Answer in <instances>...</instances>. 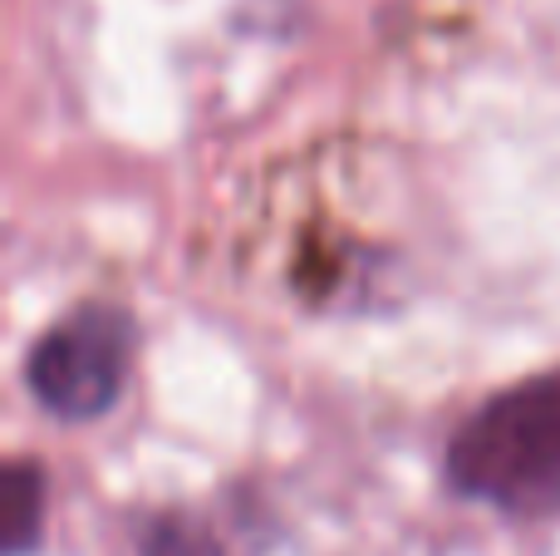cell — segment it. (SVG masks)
Wrapping results in <instances>:
<instances>
[{
	"label": "cell",
	"instance_id": "obj_3",
	"mask_svg": "<svg viewBox=\"0 0 560 556\" xmlns=\"http://www.w3.org/2000/svg\"><path fill=\"white\" fill-rule=\"evenodd\" d=\"M143 556H242L236 542L202 512H163L143 528Z\"/></svg>",
	"mask_w": 560,
	"mask_h": 556
},
{
	"label": "cell",
	"instance_id": "obj_4",
	"mask_svg": "<svg viewBox=\"0 0 560 556\" xmlns=\"http://www.w3.org/2000/svg\"><path fill=\"white\" fill-rule=\"evenodd\" d=\"M0 512H5V556L35 552L39 518H45V473L35 463H10L5 488H0Z\"/></svg>",
	"mask_w": 560,
	"mask_h": 556
},
{
	"label": "cell",
	"instance_id": "obj_1",
	"mask_svg": "<svg viewBox=\"0 0 560 556\" xmlns=\"http://www.w3.org/2000/svg\"><path fill=\"white\" fill-rule=\"evenodd\" d=\"M447 488L506 518L560 512V370L492 394L447 443Z\"/></svg>",
	"mask_w": 560,
	"mask_h": 556
},
{
	"label": "cell",
	"instance_id": "obj_2",
	"mask_svg": "<svg viewBox=\"0 0 560 556\" xmlns=\"http://www.w3.org/2000/svg\"><path fill=\"white\" fill-rule=\"evenodd\" d=\"M138 331L133 315L118 305L89 301L59 315L35 340L25 364V384L39 409H49L65 424H89L118 404L133 370Z\"/></svg>",
	"mask_w": 560,
	"mask_h": 556
}]
</instances>
